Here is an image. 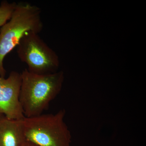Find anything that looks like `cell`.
Segmentation results:
<instances>
[{"label": "cell", "instance_id": "6da1fadb", "mask_svg": "<svg viewBox=\"0 0 146 146\" xmlns=\"http://www.w3.org/2000/svg\"><path fill=\"white\" fill-rule=\"evenodd\" d=\"M20 102L25 117L41 115L60 94L64 81L63 71L48 74H33L25 69L21 73Z\"/></svg>", "mask_w": 146, "mask_h": 146}, {"label": "cell", "instance_id": "7a4b0ae2", "mask_svg": "<svg viewBox=\"0 0 146 146\" xmlns=\"http://www.w3.org/2000/svg\"><path fill=\"white\" fill-rule=\"evenodd\" d=\"M41 9L27 3H17L10 20L0 28V76L5 77V58L29 32L39 34L43 29Z\"/></svg>", "mask_w": 146, "mask_h": 146}, {"label": "cell", "instance_id": "3957f363", "mask_svg": "<svg viewBox=\"0 0 146 146\" xmlns=\"http://www.w3.org/2000/svg\"><path fill=\"white\" fill-rule=\"evenodd\" d=\"M65 111L23 119L26 139L39 146H71L72 135L65 121Z\"/></svg>", "mask_w": 146, "mask_h": 146}, {"label": "cell", "instance_id": "277c9868", "mask_svg": "<svg viewBox=\"0 0 146 146\" xmlns=\"http://www.w3.org/2000/svg\"><path fill=\"white\" fill-rule=\"evenodd\" d=\"M17 47L18 57L27 65L29 72L39 75L58 72L60 65L58 56L38 33H27Z\"/></svg>", "mask_w": 146, "mask_h": 146}, {"label": "cell", "instance_id": "5b68a950", "mask_svg": "<svg viewBox=\"0 0 146 146\" xmlns=\"http://www.w3.org/2000/svg\"><path fill=\"white\" fill-rule=\"evenodd\" d=\"M21 73L11 72L7 78L0 76V113L10 119L25 117L20 102Z\"/></svg>", "mask_w": 146, "mask_h": 146}, {"label": "cell", "instance_id": "8992f818", "mask_svg": "<svg viewBox=\"0 0 146 146\" xmlns=\"http://www.w3.org/2000/svg\"><path fill=\"white\" fill-rule=\"evenodd\" d=\"M23 119H10L4 117L0 120V146H21L23 145L26 140Z\"/></svg>", "mask_w": 146, "mask_h": 146}, {"label": "cell", "instance_id": "52a82bcc", "mask_svg": "<svg viewBox=\"0 0 146 146\" xmlns=\"http://www.w3.org/2000/svg\"><path fill=\"white\" fill-rule=\"evenodd\" d=\"M17 3L2 1L0 4V28L10 20Z\"/></svg>", "mask_w": 146, "mask_h": 146}, {"label": "cell", "instance_id": "ba28073f", "mask_svg": "<svg viewBox=\"0 0 146 146\" xmlns=\"http://www.w3.org/2000/svg\"><path fill=\"white\" fill-rule=\"evenodd\" d=\"M21 146H39L36 144L30 142V141L26 140Z\"/></svg>", "mask_w": 146, "mask_h": 146}, {"label": "cell", "instance_id": "9c48e42d", "mask_svg": "<svg viewBox=\"0 0 146 146\" xmlns=\"http://www.w3.org/2000/svg\"><path fill=\"white\" fill-rule=\"evenodd\" d=\"M4 117L5 116H4L2 114H1V113H0V120L1 119Z\"/></svg>", "mask_w": 146, "mask_h": 146}]
</instances>
